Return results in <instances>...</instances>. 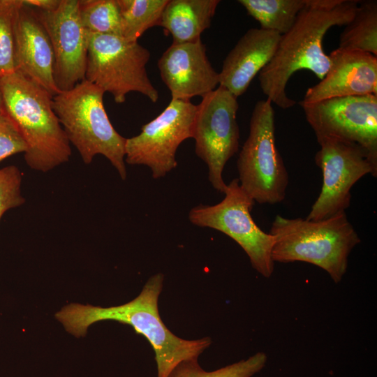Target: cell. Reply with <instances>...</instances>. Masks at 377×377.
Returning a JSON list of instances; mask_svg holds the SVG:
<instances>
[{
    "instance_id": "obj_1",
    "label": "cell",
    "mask_w": 377,
    "mask_h": 377,
    "mask_svg": "<svg viewBox=\"0 0 377 377\" xmlns=\"http://www.w3.org/2000/svg\"><path fill=\"white\" fill-rule=\"evenodd\" d=\"M358 0H306L294 24L281 36L270 62L260 72L258 79L263 93L281 109L294 106L286 88L291 76L298 71L308 70L322 80L330 59L323 46L328 30L345 26L353 17Z\"/></svg>"
},
{
    "instance_id": "obj_2",
    "label": "cell",
    "mask_w": 377,
    "mask_h": 377,
    "mask_svg": "<svg viewBox=\"0 0 377 377\" xmlns=\"http://www.w3.org/2000/svg\"><path fill=\"white\" fill-rule=\"evenodd\" d=\"M163 281V274L157 273L148 279L139 295L128 303L110 307L72 303L59 311L55 318L68 332L76 337H84L91 325L101 320H114L131 325L152 346L157 377H167L179 362L198 360L212 341L209 337L183 339L168 330L158 309Z\"/></svg>"
},
{
    "instance_id": "obj_3",
    "label": "cell",
    "mask_w": 377,
    "mask_h": 377,
    "mask_svg": "<svg viewBox=\"0 0 377 377\" xmlns=\"http://www.w3.org/2000/svg\"><path fill=\"white\" fill-rule=\"evenodd\" d=\"M0 91L5 113L27 145V165L47 172L68 162L72 151L53 110V96L17 71L0 78Z\"/></svg>"
},
{
    "instance_id": "obj_4",
    "label": "cell",
    "mask_w": 377,
    "mask_h": 377,
    "mask_svg": "<svg viewBox=\"0 0 377 377\" xmlns=\"http://www.w3.org/2000/svg\"><path fill=\"white\" fill-rule=\"evenodd\" d=\"M269 233L274 236V262H305L325 270L338 283L348 268V256L361 242L346 212L310 221L276 215Z\"/></svg>"
},
{
    "instance_id": "obj_5",
    "label": "cell",
    "mask_w": 377,
    "mask_h": 377,
    "mask_svg": "<svg viewBox=\"0 0 377 377\" xmlns=\"http://www.w3.org/2000/svg\"><path fill=\"white\" fill-rule=\"evenodd\" d=\"M105 91L84 80L72 89L52 96V105L67 138L85 164L104 156L125 180L126 138L111 124L103 104Z\"/></svg>"
},
{
    "instance_id": "obj_6",
    "label": "cell",
    "mask_w": 377,
    "mask_h": 377,
    "mask_svg": "<svg viewBox=\"0 0 377 377\" xmlns=\"http://www.w3.org/2000/svg\"><path fill=\"white\" fill-rule=\"evenodd\" d=\"M237 166L240 186L255 202L274 205L285 199L288 174L276 146L274 110L268 98L255 104Z\"/></svg>"
},
{
    "instance_id": "obj_7",
    "label": "cell",
    "mask_w": 377,
    "mask_h": 377,
    "mask_svg": "<svg viewBox=\"0 0 377 377\" xmlns=\"http://www.w3.org/2000/svg\"><path fill=\"white\" fill-rule=\"evenodd\" d=\"M85 80L123 103L130 92H138L152 103L158 91L151 82L146 65L149 51L138 41L120 36L89 34Z\"/></svg>"
},
{
    "instance_id": "obj_8",
    "label": "cell",
    "mask_w": 377,
    "mask_h": 377,
    "mask_svg": "<svg viewBox=\"0 0 377 377\" xmlns=\"http://www.w3.org/2000/svg\"><path fill=\"white\" fill-rule=\"evenodd\" d=\"M224 198L214 205H199L188 213L191 223L220 231L235 241L248 256L252 267L265 278L274 272V236L262 230L251 211L255 201L242 188L238 179L227 185Z\"/></svg>"
},
{
    "instance_id": "obj_9",
    "label": "cell",
    "mask_w": 377,
    "mask_h": 377,
    "mask_svg": "<svg viewBox=\"0 0 377 377\" xmlns=\"http://www.w3.org/2000/svg\"><path fill=\"white\" fill-rule=\"evenodd\" d=\"M238 108L237 98L221 86L196 105L192 132L195 153L207 164L213 188L223 193L227 186L223 178L224 167L239 148Z\"/></svg>"
},
{
    "instance_id": "obj_10",
    "label": "cell",
    "mask_w": 377,
    "mask_h": 377,
    "mask_svg": "<svg viewBox=\"0 0 377 377\" xmlns=\"http://www.w3.org/2000/svg\"><path fill=\"white\" fill-rule=\"evenodd\" d=\"M196 105L190 100L172 99L164 110L126 138L125 163L149 167L154 179L165 177L177 165L180 144L192 138Z\"/></svg>"
},
{
    "instance_id": "obj_11",
    "label": "cell",
    "mask_w": 377,
    "mask_h": 377,
    "mask_svg": "<svg viewBox=\"0 0 377 377\" xmlns=\"http://www.w3.org/2000/svg\"><path fill=\"white\" fill-rule=\"evenodd\" d=\"M320 148L315 162L323 174L320 193L306 219L322 220L345 212L351 201L350 190L368 174L377 176V168L360 146L334 138L317 139Z\"/></svg>"
},
{
    "instance_id": "obj_12",
    "label": "cell",
    "mask_w": 377,
    "mask_h": 377,
    "mask_svg": "<svg viewBox=\"0 0 377 377\" xmlns=\"http://www.w3.org/2000/svg\"><path fill=\"white\" fill-rule=\"evenodd\" d=\"M300 105L316 139L356 144L377 168V95L334 97Z\"/></svg>"
},
{
    "instance_id": "obj_13",
    "label": "cell",
    "mask_w": 377,
    "mask_h": 377,
    "mask_svg": "<svg viewBox=\"0 0 377 377\" xmlns=\"http://www.w3.org/2000/svg\"><path fill=\"white\" fill-rule=\"evenodd\" d=\"M36 11L52 46L56 87L59 92L69 90L85 80L87 67L88 36L80 17L78 0H61L53 10Z\"/></svg>"
},
{
    "instance_id": "obj_14",
    "label": "cell",
    "mask_w": 377,
    "mask_h": 377,
    "mask_svg": "<svg viewBox=\"0 0 377 377\" xmlns=\"http://www.w3.org/2000/svg\"><path fill=\"white\" fill-rule=\"evenodd\" d=\"M158 67L172 99L202 98L219 86V74L211 64L201 38L172 43L158 59Z\"/></svg>"
},
{
    "instance_id": "obj_15",
    "label": "cell",
    "mask_w": 377,
    "mask_h": 377,
    "mask_svg": "<svg viewBox=\"0 0 377 377\" xmlns=\"http://www.w3.org/2000/svg\"><path fill=\"white\" fill-rule=\"evenodd\" d=\"M15 71L54 96V55L48 34L37 11L22 3L14 19Z\"/></svg>"
},
{
    "instance_id": "obj_16",
    "label": "cell",
    "mask_w": 377,
    "mask_h": 377,
    "mask_svg": "<svg viewBox=\"0 0 377 377\" xmlns=\"http://www.w3.org/2000/svg\"><path fill=\"white\" fill-rule=\"evenodd\" d=\"M330 68L320 81L309 87L300 104L349 96L377 95V57L337 48L329 54Z\"/></svg>"
},
{
    "instance_id": "obj_17",
    "label": "cell",
    "mask_w": 377,
    "mask_h": 377,
    "mask_svg": "<svg viewBox=\"0 0 377 377\" xmlns=\"http://www.w3.org/2000/svg\"><path fill=\"white\" fill-rule=\"evenodd\" d=\"M281 35L263 29H249L228 52L219 74V86L237 98L246 92L256 75L270 62Z\"/></svg>"
},
{
    "instance_id": "obj_18",
    "label": "cell",
    "mask_w": 377,
    "mask_h": 377,
    "mask_svg": "<svg viewBox=\"0 0 377 377\" xmlns=\"http://www.w3.org/2000/svg\"><path fill=\"white\" fill-rule=\"evenodd\" d=\"M219 0H168L159 26L172 36V43H184L200 38L211 26Z\"/></svg>"
},
{
    "instance_id": "obj_19",
    "label": "cell",
    "mask_w": 377,
    "mask_h": 377,
    "mask_svg": "<svg viewBox=\"0 0 377 377\" xmlns=\"http://www.w3.org/2000/svg\"><path fill=\"white\" fill-rule=\"evenodd\" d=\"M339 48L377 57V1H359L351 20L340 34Z\"/></svg>"
},
{
    "instance_id": "obj_20",
    "label": "cell",
    "mask_w": 377,
    "mask_h": 377,
    "mask_svg": "<svg viewBox=\"0 0 377 377\" xmlns=\"http://www.w3.org/2000/svg\"><path fill=\"white\" fill-rule=\"evenodd\" d=\"M238 2L259 22L260 29L281 36L293 27L306 0H239Z\"/></svg>"
},
{
    "instance_id": "obj_21",
    "label": "cell",
    "mask_w": 377,
    "mask_h": 377,
    "mask_svg": "<svg viewBox=\"0 0 377 377\" xmlns=\"http://www.w3.org/2000/svg\"><path fill=\"white\" fill-rule=\"evenodd\" d=\"M121 22V37L131 41L149 28L160 25L168 0H117Z\"/></svg>"
},
{
    "instance_id": "obj_22",
    "label": "cell",
    "mask_w": 377,
    "mask_h": 377,
    "mask_svg": "<svg viewBox=\"0 0 377 377\" xmlns=\"http://www.w3.org/2000/svg\"><path fill=\"white\" fill-rule=\"evenodd\" d=\"M78 10L87 33L121 36L117 0H78Z\"/></svg>"
},
{
    "instance_id": "obj_23",
    "label": "cell",
    "mask_w": 377,
    "mask_h": 377,
    "mask_svg": "<svg viewBox=\"0 0 377 377\" xmlns=\"http://www.w3.org/2000/svg\"><path fill=\"white\" fill-rule=\"evenodd\" d=\"M267 360V355L258 352L247 359L207 371L199 365L197 359L187 360L175 366L167 377H251L265 366Z\"/></svg>"
},
{
    "instance_id": "obj_24",
    "label": "cell",
    "mask_w": 377,
    "mask_h": 377,
    "mask_svg": "<svg viewBox=\"0 0 377 377\" xmlns=\"http://www.w3.org/2000/svg\"><path fill=\"white\" fill-rule=\"evenodd\" d=\"M22 0H0V78L15 71L13 25Z\"/></svg>"
},
{
    "instance_id": "obj_25",
    "label": "cell",
    "mask_w": 377,
    "mask_h": 377,
    "mask_svg": "<svg viewBox=\"0 0 377 377\" xmlns=\"http://www.w3.org/2000/svg\"><path fill=\"white\" fill-rule=\"evenodd\" d=\"M22 171L16 165L0 169V221L7 211L25 202L22 194Z\"/></svg>"
},
{
    "instance_id": "obj_26",
    "label": "cell",
    "mask_w": 377,
    "mask_h": 377,
    "mask_svg": "<svg viewBox=\"0 0 377 377\" xmlns=\"http://www.w3.org/2000/svg\"><path fill=\"white\" fill-rule=\"evenodd\" d=\"M27 147L17 127L5 113L0 114V163L20 153H24Z\"/></svg>"
},
{
    "instance_id": "obj_27",
    "label": "cell",
    "mask_w": 377,
    "mask_h": 377,
    "mask_svg": "<svg viewBox=\"0 0 377 377\" xmlns=\"http://www.w3.org/2000/svg\"><path fill=\"white\" fill-rule=\"evenodd\" d=\"M61 0H22L26 5L41 11L53 10L58 7Z\"/></svg>"
},
{
    "instance_id": "obj_28",
    "label": "cell",
    "mask_w": 377,
    "mask_h": 377,
    "mask_svg": "<svg viewBox=\"0 0 377 377\" xmlns=\"http://www.w3.org/2000/svg\"><path fill=\"white\" fill-rule=\"evenodd\" d=\"M3 112H4V107H3L2 96H1V91H0V114H2Z\"/></svg>"
}]
</instances>
